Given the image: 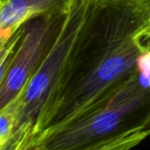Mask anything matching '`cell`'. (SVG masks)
I'll return each instance as SVG.
<instances>
[{"label":"cell","instance_id":"obj_1","mask_svg":"<svg viewBox=\"0 0 150 150\" xmlns=\"http://www.w3.org/2000/svg\"><path fill=\"white\" fill-rule=\"evenodd\" d=\"M149 43L150 25L133 0H86L81 25L35 125V139L123 86Z\"/></svg>","mask_w":150,"mask_h":150},{"label":"cell","instance_id":"obj_2","mask_svg":"<svg viewBox=\"0 0 150 150\" xmlns=\"http://www.w3.org/2000/svg\"><path fill=\"white\" fill-rule=\"evenodd\" d=\"M139 131L150 132V79L135 71L104 101L42 132L27 150H98Z\"/></svg>","mask_w":150,"mask_h":150},{"label":"cell","instance_id":"obj_3","mask_svg":"<svg viewBox=\"0 0 150 150\" xmlns=\"http://www.w3.org/2000/svg\"><path fill=\"white\" fill-rule=\"evenodd\" d=\"M70 12L41 14L21 27L16 49L0 87V111L18 96L54 47Z\"/></svg>","mask_w":150,"mask_h":150},{"label":"cell","instance_id":"obj_4","mask_svg":"<svg viewBox=\"0 0 150 150\" xmlns=\"http://www.w3.org/2000/svg\"><path fill=\"white\" fill-rule=\"evenodd\" d=\"M86 0H77L54 47L44 58L18 96L10 103L15 117V130L34 127L60 73L70 46L83 18Z\"/></svg>","mask_w":150,"mask_h":150},{"label":"cell","instance_id":"obj_5","mask_svg":"<svg viewBox=\"0 0 150 150\" xmlns=\"http://www.w3.org/2000/svg\"><path fill=\"white\" fill-rule=\"evenodd\" d=\"M77 0H0V50L30 19L45 13H69Z\"/></svg>","mask_w":150,"mask_h":150},{"label":"cell","instance_id":"obj_6","mask_svg":"<svg viewBox=\"0 0 150 150\" xmlns=\"http://www.w3.org/2000/svg\"><path fill=\"white\" fill-rule=\"evenodd\" d=\"M35 132L31 125H22L15 130L0 150H27L35 140Z\"/></svg>","mask_w":150,"mask_h":150},{"label":"cell","instance_id":"obj_7","mask_svg":"<svg viewBox=\"0 0 150 150\" xmlns=\"http://www.w3.org/2000/svg\"><path fill=\"white\" fill-rule=\"evenodd\" d=\"M15 131L14 112L11 104L0 111V146H3Z\"/></svg>","mask_w":150,"mask_h":150},{"label":"cell","instance_id":"obj_8","mask_svg":"<svg viewBox=\"0 0 150 150\" xmlns=\"http://www.w3.org/2000/svg\"><path fill=\"white\" fill-rule=\"evenodd\" d=\"M138 7L143 12L150 25V0H133Z\"/></svg>","mask_w":150,"mask_h":150},{"label":"cell","instance_id":"obj_9","mask_svg":"<svg viewBox=\"0 0 150 150\" xmlns=\"http://www.w3.org/2000/svg\"><path fill=\"white\" fill-rule=\"evenodd\" d=\"M1 147H2V146H0V148H1Z\"/></svg>","mask_w":150,"mask_h":150}]
</instances>
